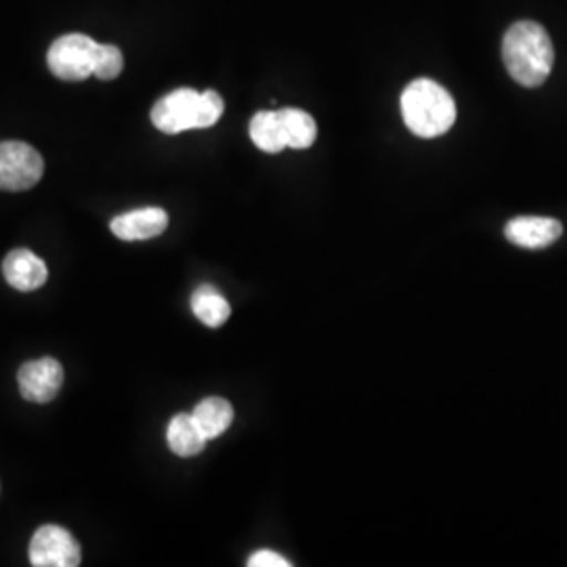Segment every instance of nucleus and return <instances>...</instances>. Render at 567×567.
<instances>
[{
    "instance_id": "nucleus-3",
    "label": "nucleus",
    "mask_w": 567,
    "mask_h": 567,
    "mask_svg": "<svg viewBox=\"0 0 567 567\" xmlns=\"http://www.w3.org/2000/svg\"><path fill=\"white\" fill-rule=\"evenodd\" d=\"M224 110V97L217 91L177 89L154 105L152 122L166 135H179L183 131L215 126Z\"/></svg>"
},
{
    "instance_id": "nucleus-7",
    "label": "nucleus",
    "mask_w": 567,
    "mask_h": 567,
    "mask_svg": "<svg viewBox=\"0 0 567 567\" xmlns=\"http://www.w3.org/2000/svg\"><path fill=\"white\" fill-rule=\"evenodd\" d=\"M21 395L34 404H49L63 385V368L53 358L25 362L18 372Z\"/></svg>"
},
{
    "instance_id": "nucleus-15",
    "label": "nucleus",
    "mask_w": 567,
    "mask_h": 567,
    "mask_svg": "<svg viewBox=\"0 0 567 567\" xmlns=\"http://www.w3.org/2000/svg\"><path fill=\"white\" fill-rule=\"evenodd\" d=\"M278 114L282 121L284 137H286L288 147L307 150L313 145L318 137V126L311 118V114H307L303 110H297V107H284V110H278Z\"/></svg>"
},
{
    "instance_id": "nucleus-13",
    "label": "nucleus",
    "mask_w": 567,
    "mask_h": 567,
    "mask_svg": "<svg viewBox=\"0 0 567 567\" xmlns=\"http://www.w3.org/2000/svg\"><path fill=\"white\" fill-rule=\"evenodd\" d=\"M248 133L252 143L265 154H280L284 147H288L278 112L265 110L255 114L248 126Z\"/></svg>"
},
{
    "instance_id": "nucleus-12",
    "label": "nucleus",
    "mask_w": 567,
    "mask_h": 567,
    "mask_svg": "<svg viewBox=\"0 0 567 567\" xmlns=\"http://www.w3.org/2000/svg\"><path fill=\"white\" fill-rule=\"evenodd\" d=\"M192 414L198 426L203 429L206 440H215L224 435L234 423V408L224 398H206L194 408Z\"/></svg>"
},
{
    "instance_id": "nucleus-2",
    "label": "nucleus",
    "mask_w": 567,
    "mask_h": 567,
    "mask_svg": "<svg viewBox=\"0 0 567 567\" xmlns=\"http://www.w3.org/2000/svg\"><path fill=\"white\" fill-rule=\"evenodd\" d=\"M402 116L412 135L435 140L456 122V103L442 84L429 79L410 82L402 93Z\"/></svg>"
},
{
    "instance_id": "nucleus-11",
    "label": "nucleus",
    "mask_w": 567,
    "mask_h": 567,
    "mask_svg": "<svg viewBox=\"0 0 567 567\" xmlns=\"http://www.w3.org/2000/svg\"><path fill=\"white\" fill-rule=\"evenodd\" d=\"M166 442L173 454L182 458H192L203 452L206 446V435L196 423L194 414H177L166 429Z\"/></svg>"
},
{
    "instance_id": "nucleus-6",
    "label": "nucleus",
    "mask_w": 567,
    "mask_h": 567,
    "mask_svg": "<svg viewBox=\"0 0 567 567\" xmlns=\"http://www.w3.org/2000/svg\"><path fill=\"white\" fill-rule=\"evenodd\" d=\"M81 547L76 538L60 526H42L30 543V564L37 567L81 566Z\"/></svg>"
},
{
    "instance_id": "nucleus-4",
    "label": "nucleus",
    "mask_w": 567,
    "mask_h": 567,
    "mask_svg": "<svg viewBox=\"0 0 567 567\" xmlns=\"http://www.w3.org/2000/svg\"><path fill=\"white\" fill-rule=\"evenodd\" d=\"M100 55V42L84 34H65L51 44L47 53L49 70L68 82L86 81L95 76V65Z\"/></svg>"
},
{
    "instance_id": "nucleus-8",
    "label": "nucleus",
    "mask_w": 567,
    "mask_h": 567,
    "mask_svg": "<svg viewBox=\"0 0 567 567\" xmlns=\"http://www.w3.org/2000/svg\"><path fill=\"white\" fill-rule=\"evenodd\" d=\"M168 227V215L164 208L158 206H145L131 213H124L112 219L110 229L116 238L124 243H137V240H150L164 234Z\"/></svg>"
},
{
    "instance_id": "nucleus-5",
    "label": "nucleus",
    "mask_w": 567,
    "mask_h": 567,
    "mask_svg": "<svg viewBox=\"0 0 567 567\" xmlns=\"http://www.w3.org/2000/svg\"><path fill=\"white\" fill-rule=\"evenodd\" d=\"M42 156L28 143H0V189L25 192L41 182Z\"/></svg>"
},
{
    "instance_id": "nucleus-16",
    "label": "nucleus",
    "mask_w": 567,
    "mask_h": 567,
    "mask_svg": "<svg viewBox=\"0 0 567 567\" xmlns=\"http://www.w3.org/2000/svg\"><path fill=\"white\" fill-rule=\"evenodd\" d=\"M122 68H124V58L121 49L114 44H100L95 76L100 81H114L121 76Z\"/></svg>"
},
{
    "instance_id": "nucleus-14",
    "label": "nucleus",
    "mask_w": 567,
    "mask_h": 567,
    "mask_svg": "<svg viewBox=\"0 0 567 567\" xmlns=\"http://www.w3.org/2000/svg\"><path fill=\"white\" fill-rule=\"evenodd\" d=\"M192 311L208 328L224 326L229 320V316H231V307L227 303V299L213 286H200L194 292V297H192Z\"/></svg>"
},
{
    "instance_id": "nucleus-9",
    "label": "nucleus",
    "mask_w": 567,
    "mask_h": 567,
    "mask_svg": "<svg viewBox=\"0 0 567 567\" xmlns=\"http://www.w3.org/2000/svg\"><path fill=\"white\" fill-rule=\"evenodd\" d=\"M564 234V225L550 217H515L505 227V236L511 244L540 250L557 243Z\"/></svg>"
},
{
    "instance_id": "nucleus-1",
    "label": "nucleus",
    "mask_w": 567,
    "mask_h": 567,
    "mask_svg": "<svg viewBox=\"0 0 567 567\" xmlns=\"http://www.w3.org/2000/svg\"><path fill=\"white\" fill-rule=\"evenodd\" d=\"M503 61L517 84L526 89L545 84L555 63V49L547 30L536 21L513 23L503 39Z\"/></svg>"
},
{
    "instance_id": "nucleus-17",
    "label": "nucleus",
    "mask_w": 567,
    "mask_h": 567,
    "mask_svg": "<svg viewBox=\"0 0 567 567\" xmlns=\"http://www.w3.org/2000/svg\"><path fill=\"white\" fill-rule=\"evenodd\" d=\"M248 566L250 567H290L292 564L282 557V555H278V553H274V550H259V553H255V555H250V559H248Z\"/></svg>"
},
{
    "instance_id": "nucleus-10",
    "label": "nucleus",
    "mask_w": 567,
    "mask_h": 567,
    "mask_svg": "<svg viewBox=\"0 0 567 567\" xmlns=\"http://www.w3.org/2000/svg\"><path fill=\"white\" fill-rule=\"evenodd\" d=\"M2 274H4L7 284L13 286L16 290H21V292H32V290L41 288L42 284L47 282V278H49L47 265L42 264L34 252H30L25 248L11 250L4 257Z\"/></svg>"
}]
</instances>
